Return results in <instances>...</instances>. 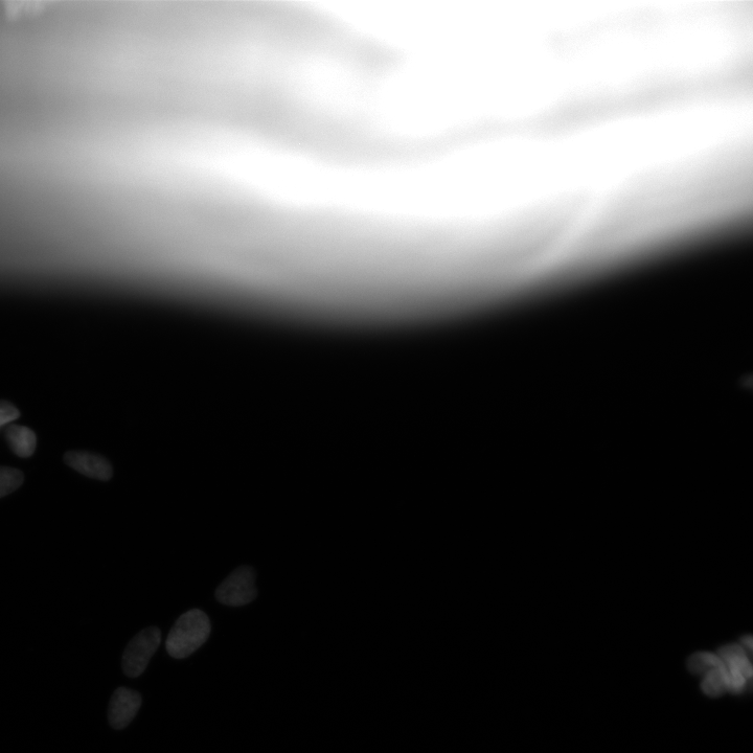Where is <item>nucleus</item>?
<instances>
[{
	"label": "nucleus",
	"instance_id": "obj_6",
	"mask_svg": "<svg viewBox=\"0 0 753 753\" xmlns=\"http://www.w3.org/2000/svg\"><path fill=\"white\" fill-rule=\"evenodd\" d=\"M5 437L12 451L20 458H30L35 452L37 438L29 427L10 424L5 430Z\"/></svg>",
	"mask_w": 753,
	"mask_h": 753
},
{
	"label": "nucleus",
	"instance_id": "obj_7",
	"mask_svg": "<svg viewBox=\"0 0 753 753\" xmlns=\"http://www.w3.org/2000/svg\"><path fill=\"white\" fill-rule=\"evenodd\" d=\"M24 481L25 476L21 471L9 467H0V498L16 491L24 484Z\"/></svg>",
	"mask_w": 753,
	"mask_h": 753
},
{
	"label": "nucleus",
	"instance_id": "obj_3",
	"mask_svg": "<svg viewBox=\"0 0 753 753\" xmlns=\"http://www.w3.org/2000/svg\"><path fill=\"white\" fill-rule=\"evenodd\" d=\"M254 569L241 566L234 570L216 590L217 600L226 606L241 607L253 602L258 596Z\"/></svg>",
	"mask_w": 753,
	"mask_h": 753
},
{
	"label": "nucleus",
	"instance_id": "obj_2",
	"mask_svg": "<svg viewBox=\"0 0 753 753\" xmlns=\"http://www.w3.org/2000/svg\"><path fill=\"white\" fill-rule=\"evenodd\" d=\"M161 642L162 632L156 627L147 628L136 634L123 655L124 673L131 678L142 675Z\"/></svg>",
	"mask_w": 753,
	"mask_h": 753
},
{
	"label": "nucleus",
	"instance_id": "obj_4",
	"mask_svg": "<svg viewBox=\"0 0 753 753\" xmlns=\"http://www.w3.org/2000/svg\"><path fill=\"white\" fill-rule=\"evenodd\" d=\"M140 693L126 688L114 692L109 706V722L113 728H126L141 709Z\"/></svg>",
	"mask_w": 753,
	"mask_h": 753
},
{
	"label": "nucleus",
	"instance_id": "obj_8",
	"mask_svg": "<svg viewBox=\"0 0 753 753\" xmlns=\"http://www.w3.org/2000/svg\"><path fill=\"white\" fill-rule=\"evenodd\" d=\"M19 417V410L12 403L0 401V429L10 425Z\"/></svg>",
	"mask_w": 753,
	"mask_h": 753
},
{
	"label": "nucleus",
	"instance_id": "obj_5",
	"mask_svg": "<svg viewBox=\"0 0 753 753\" xmlns=\"http://www.w3.org/2000/svg\"><path fill=\"white\" fill-rule=\"evenodd\" d=\"M65 463L77 472L99 481H109L112 466L103 456L86 452L70 451L65 454Z\"/></svg>",
	"mask_w": 753,
	"mask_h": 753
},
{
	"label": "nucleus",
	"instance_id": "obj_1",
	"mask_svg": "<svg viewBox=\"0 0 753 753\" xmlns=\"http://www.w3.org/2000/svg\"><path fill=\"white\" fill-rule=\"evenodd\" d=\"M208 615L199 609L180 616L167 638L166 649L170 656L184 659L197 651L211 634Z\"/></svg>",
	"mask_w": 753,
	"mask_h": 753
}]
</instances>
